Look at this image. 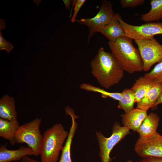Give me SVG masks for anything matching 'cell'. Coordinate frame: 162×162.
<instances>
[{
  "label": "cell",
  "instance_id": "8",
  "mask_svg": "<svg viewBox=\"0 0 162 162\" xmlns=\"http://www.w3.org/2000/svg\"><path fill=\"white\" fill-rule=\"evenodd\" d=\"M116 15L113 11L111 2L104 0L102 2L98 12L95 16L91 18H82L76 20V21L87 27L89 31L88 37V42L93 35L115 18Z\"/></svg>",
  "mask_w": 162,
  "mask_h": 162
},
{
  "label": "cell",
  "instance_id": "9",
  "mask_svg": "<svg viewBox=\"0 0 162 162\" xmlns=\"http://www.w3.org/2000/svg\"><path fill=\"white\" fill-rule=\"evenodd\" d=\"M134 148L136 154L142 158H162V135L158 133L154 137L146 140L139 138Z\"/></svg>",
  "mask_w": 162,
  "mask_h": 162
},
{
  "label": "cell",
  "instance_id": "28",
  "mask_svg": "<svg viewBox=\"0 0 162 162\" xmlns=\"http://www.w3.org/2000/svg\"><path fill=\"white\" fill-rule=\"evenodd\" d=\"M161 104H162V91L159 98L154 106L152 108V109L153 110L156 109L158 105Z\"/></svg>",
  "mask_w": 162,
  "mask_h": 162
},
{
  "label": "cell",
  "instance_id": "18",
  "mask_svg": "<svg viewBox=\"0 0 162 162\" xmlns=\"http://www.w3.org/2000/svg\"><path fill=\"white\" fill-rule=\"evenodd\" d=\"M155 82L144 75L136 80L131 88L134 93L135 103L141 100Z\"/></svg>",
  "mask_w": 162,
  "mask_h": 162
},
{
  "label": "cell",
  "instance_id": "20",
  "mask_svg": "<svg viewBox=\"0 0 162 162\" xmlns=\"http://www.w3.org/2000/svg\"><path fill=\"white\" fill-rule=\"evenodd\" d=\"M121 92L122 98L118 101V107L127 113L134 109L135 102L134 93L131 88H126Z\"/></svg>",
  "mask_w": 162,
  "mask_h": 162
},
{
  "label": "cell",
  "instance_id": "7",
  "mask_svg": "<svg viewBox=\"0 0 162 162\" xmlns=\"http://www.w3.org/2000/svg\"><path fill=\"white\" fill-rule=\"evenodd\" d=\"M116 18L123 28L125 36L133 40L150 39L155 35L162 34V22H152L134 25L125 22L119 14H116Z\"/></svg>",
  "mask_w": 162,
  "mask_h": 162
},
{
  "label": "cell",
  "instance_id": "16",
  "mask_svg": "<svg viewBox=\"0 0 162 162\" xmlns=\"http://www.w3.org/2000/svg\"><path fill=\"white\" fill-rule=\"evenodd\" d=\"M20 126L17 120L10 121L0 118V137L8 140L12 145L15 144V135Z\"/></svg>",
  "mask_w": 162,
  "mask_h": 162
},
{
  "label": "cell",
  "instance_id": "11",
  "mask_svg": "<svg viewBox=\"0 0 162 162\" xmlns=\"http://www.w3.org/2000/svg\"><path fill=\"white\" fill-rule=\"evenodd\" d=\"M66 114L70 116L72 124L65 143L62 151V154L59 162H72L71 156V147L73 138L77 128L76 119L78 117L76 115L74 110L69 107L65 109Z\"/></svg>",
  "mask_w": 162,
  "mask_h": 162
},
{
  "label": "cell",
  "instance_id": "31",
  "mask_svg": "<svg viewBox=\"0 0 162 162\" xmlns=\"http://www.w3.org/2000/svg\"><path fill=\"white\" fill-rule=\"evenodd\" d=\"M126 162H133L132 160H128Z\"/></svg>",
  "mask_w": 162,
  "mask_h": 162
},
{
  "label": "cell",
  "instance_id": "25",
  "mask_svg": "<svg viewBox=\"0 0 162 162\" xmlns=\"http://www.w3.org/2000/svg\"><path fill=\"white\" fill-rule=\"evenodd\" d=\"M0 29V50H5L7 52L9 53L14 48L11 44L4 39L2 35Z\"/></svg>",
  "mask_w": 162,
  "mask_h": 162
},
{
  "label": "cell",
  "instance_id": "3",
  "mask_svg": "<svg viewBox=\"0 0 162 162\" xmlns=\"http://www.w3.org/2000/svg\"><path fill=\"white\" fill-rule=\"evenodd\" d=\"M68 134L61 123L54 124L44 132L40 154L41 162H57Z\"/></svg>",
  "mask_w": 162,
  "mask_h": 162
},
{
  "label": "cell",
  "instance_id": "10",
  "mask_svg": "<svg viewBox=\"0 0 162 162\" xmlns=\"http://www.w3.org/2000/svg\"><path fill=\"white\" fill-rule=\"evenodd\" d=\"M159 121L160 118L157 114L151 112L148 115L136 131L139 134V138L148 140L157 135Z\"/></svg>",
  "mask_w": 162,
  "mask_h": 162
},
{
  "label": "cell",
  "instance_id": "15",
  "mask_svg": "<svg viewBox=\"0 0 162 162\" xmlns=\"http://www.w3.org/2000/svg\"><path fill=\"white\" fill-rule=\"evenodd\" d=\"M14 98L5 95L0 100V118L10 121L17 120Z\"/></svg>",
  "mask_w": 162,
  "mask_h": 162
},
{
  "label": "cell",
  "instance_id": "29",
  "mask_svg": "<svg viewBox=\"0 0 162 162\" xmlns=\"http://www.w3.org/2000/svg\"><path fill=\"white\" fill-rule=\"evenodd\" d=\"M63 2L64 3L65 8L67 9H70V4L72 2V0H63Z\"/></svg>",
  "mask_w": 162,
  "mask_h": 162
},
{
  "label": "cell",
  "instance_id": "24",
  "mask_svg": "<svg viewBox=\"0 0 162 162\" xmlns=\"http://www.w3.org/2000/svg\"><path fill=\"white\" fill-rule=\"evenodd\" d=\"M86 1L85 0H72V8L74 6V13L71 19V21L72 22L76 21V18L79 11Z\"/></svg>",
  "mask_w": 162,
  "mask_h": 162
},
{
  "label": "cell",
  "instance_id": "4",
  "mask_svg": "<svg viewBox=\"0 0 162 162\" xmlns=\"http://www.w3.org/2000/svg\"><path fill=\"white\" fill-rule=\"evenodd\" d=\"M41 122V118H37L20 125L15 135L16 144L26 143L35 156L40 155L41 148L43 136L40 130Z\"/></svg>",
  "mask_w": 162,
  "mask_h": 162
},
{
  "label": "cell",
  "instance_id": "22",
  "mask_svg": "<svg viewBox=\"0 0 162 162\" xmlns=\"http://www.w3.org/2000/svg\"><path fill=\"white\" fill-rule=\"evenodd\" d=\"M144 76L162 84V62L157 64L151 71Z\"/></svg>",
  "mask_w": 162,
  "mask_h": 162
},
{
  "label": "cell",
  "instance_id": "21",
  "mask_svg": "<svg viewBox=\"0 0 162 162\" xmlns=\"http://www.w3.org/2000/svg\"><path fill=\"white\" fill-rule=\"evenodd\" d=\"M81 89L87 91L96 92L100 93L103 98L109 97L118 101L122 99V92H107L103 89L86 83H83L80 86Z\"/></svg>",
  "mask_w": 162,
  "mask_h": 162
},
{
  "label": "cell",
  "instance_id": "13",
  "mask_svg": "<svg viewBox=\"0 0 162 162\" xmlns=\"http://www.w3.org/2000/svg\"><path fill=\"white\" fill-rule=\"evenodd\" d=\"M146 111L137 108L121 115L124 126L136 132L148 114Z\"/></svg>",
  "mask_w": 162,
  "mask_h": 162
},
{
  "label": "cell",
  "instance_id": "26",
  "mask_svg": "<svg viewBox=\"0 0 162 162\" xmlns=\"http://www.w3.org/2000/svg\"><path fill=\"white\" fill-rule=\"evenodd\" d=\"M139 162H162V158L157 157H150L143 158Z\"/></svg>",
  "mask_w": 162,
  "mask_h": 162
},
{
  "label": "cell",
  "instance_id": "2",
  "mask_svg": "<svg viewBox=\"0 0 162 162\" xmlns=\"http://www.w3.org/2000/svg\"><path fill=\"white\" fill-rule=\"evenodd\" d=\"M132 40L124 36L108 43L112 54L124 71L130 74L143 70V63L139 51L134 45Z\"/></svg>",
  "mask_w": 162,
  "mask_h": 162
},
{
  "label": "cell",
  "instance_id": "12",
  "mask_svg": "<svg viewBox=\"0 0 162 162\" xmlns=\"http://www.w3.org/2000/svg\"><path fill=\"white\" fill-rule=\"evenodd\" d=\"M7 143L0 147V162L19 161L26 156L33 155L32 149L29 147L20 146L16 150H9L7 148Z\"/></svg>",
  "mask_w": 162,
  "mask_h": 162
},
{
  "label": "cell",
  "instance_id": "1",
  "mask_svg": "<svg viewBox=\"0 0 162 162\" xmlns=\"http://www.w3.org/2000/svg\"><path fill=\"white\" fill-rule=\"evenodd\" d=\"M92 73L98 83L106 89L118 84L124 71L111 53L99 48L91 62Z\"/></svg>",
  "mask_w": 162,
  "mask_h": 162
},
{
  "label": "cell",
  "instance_id": "17",
  "mask_svg": "<svg viewBox=\"0 0 162 162\" xmlns=\"http://www.w3.org/2000/svg\"><path fill=\"white\" fill-rule=\"evenodd\" d=\"M98 32L104 35L109 41H115L125 36L124 31L116 17L109 23L100 28Z\"/></svg>",
  "mask_w": 162,
  "mask_h": 162
},
{
  "label": "cell",
  "instance_id": "30",
  "mask_svg": "<svg viewBox=\"0 0 162 162\" xmlns=\"http://www.w3.org/2000/svg\"><path fill=\"white\" fill-rule=\"evenodd\" d=\"M6 27V23L4 20L2 19H0V29L2 30L4 29Z\"/></svg>",
  "mask_w": 162,
  "mask_h": 162
},
{
  "label": "cell",
  "instance_id": "23",
  "mask_svg": "<svg viewBox=\"0 0 162 162\" xmlns=\"http://www.w3.org/2000/svg\"><path fill=\"white\" fill-rule=\"evenodd\" d=\"M122 7L133 8L136 7L144 4V0H120L119 1Z\"/></svg>",
  "mask_w": 162,
  "mask_h": 162
},
{
  "label": "cell",
  "instance_id": "19",
  "mask_svg": "<svg viewBox=\"0 0 162 162\" xmlns=\"http://www.w3.org/2000/svg\"><path fill=\"white\" fill-rule=\"evenodd\" d=\"M150 4V10L141 16V20L146 23L162 20V0H151Z\"/></svg>",
  "mask_w": 162,
  "mask_h": 162
},
{
  "label": "cell",
  "instance_id": "6",
  "mask_svg": "<svg viewBox=\"0 0 162 162\" xmlns=\"http://www.w3.org/2000/svg\"><path fill=\"white\" fill-rule=\"evenodd\" d=\"M143 63V70H149L155 64L162 62V44L154 38L134 40Z\"/></svg>",
  "mask_w": 162,
  "mask_h": 162
},
{
  "label": "cell",
  "instance_id": "14",
  "mask_svg": "<svg viewBox=\"0 0 162 162\" xmlns=\"http://www.w3.org/2000/svg\"><path fill=\"white\" fill-rule=\"evenodd\" d=\"M162 91V84L155 82L144 97L137 103L136 108L147 111L158 100Z\"/></svg>",
  "mask_w": 162,
  "mask_h": 162
},
{
  "label": "cell",
  "instance_id": "5",
  "mask_svg": "<svg viewBox=\"0 0 162 162\" xmlns=\"http://www.w3.org/2000/svg\"><path fill=\"white\" fill-rule=\"evenodd\" d=\"M130 129L125 126H121L118 122L114 124L112 133L109 137H105L100 132H96V135L99 148V156L101 162H111L112 159L110 154L116 145L130 134Z\"/></svg>",
  "mask_w": 162,
  "mask_h": 162
},
{
  "label": "cell",
  "instance_id": "27",
  "mask_svg": "<svg viewBox=\"0 0 162 162\" xmlns=\"http://www.w3.org/2000/svg\"><path fill=\"white\" fill-rule=\"evenodd\" d=\"M18 162H40L36 160L30 158L28 156L23 157Z\"/></svg>",
  "mask_w": 162,
  "mask_h": 162
}]
</instances>
